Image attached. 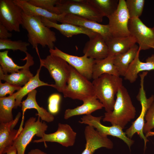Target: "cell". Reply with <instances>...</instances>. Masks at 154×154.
<instances>
[{
  "label": "cell",
  "instance_id": "10",
  "mask_svg": "<svg viewBox=\"0 0 154 154\" xmlns=\"http://www.w3.org/2000/svg\"><path fill=\"white\" fill-rule=\"evenodd\" d=\"M128 28L131 35L135 39L140 50L152 48L154 45V27L146 26L139 18H130Z\"/></svg>",
  "mask_w": 154,
  "mask_h": 154
},
{
  "label": "cell",
  "instance_id": "26",
  "mask_svg": "<svg viewBox=\"0 0 154 154\" xmlns=\"http://www.w3.org/2000/svg\"><path fill=\"white\" fill-rule=\"evenodd\" d=\"M13 120L6 123H0V154L7 153L13 146L17 136L19 129H11Z\"/></svg>",
  "mask_w": 154,
  "mask_h": 154
},
{
  "label": "cell",
  "instance_id": "39",
  "mask_svg": "<svg viewBox=\"0 0 154 154\" xmlns=\"http://www.w3.org/2000/svg\"><path fill=\"white\" fill-rule=\"evenodd\" d=\"M21 116V113L20 112H19L16 116L15 119L13 120V122L11 127V129H14V127L15 126L18 122Z\"/></svg>",
  "mask_w": 154,
  "mask_h": 154
},
{
  "label": "cell",
  "instance_id": "35",
  "mask_svg": "<svg viewBox=\"0 0 154 154\" xmlns=\"http://www.w3.org/2000/svg\"><path fill=\"white\" fill-rule=\"evenodd\" d=\"M145 120L146 122L144 125L143 131L145 134L154 128V100L147 111Z\"/></svg>",
  "mask_w": 154,
  "mask_h": 154
},
{
  "label": "cell",
  "instance_id": "19",
  "mask_svg": "<svg viewBox=\"0 0 154 154\" xmlns=\"http://www.w3.org/2000/svg\"><path fill=\"white\" fill-rule=\"evenodd\" d=\"M13 1L26 15L43 17L52 22L57 23L59 21L62 23L66 15L65 13L60 15L53 13L32 5L28 2V0H13Z\"/></svg>",
  "mask_w": 154,
  "mask_h": 154
},
{
  "label": "cell",
  "instance_id": "28",
  "mask_svg": "<svg viewBox=\"0 0 154 154\" xmlns=\"http://www.w3.org/2000/svg\"><path fill=\"white\" fill-rule=\"evenodd\" d=\"M139 47L135 44L127 52L114 56V64L119 76H124L129 66L136 57Z\"/></svg>",
  "mask_w": 154,
  "mask_h": 154
},
{
  "label": "cell",
  "instance_id": "14",
  "mask_svg": "<svg viewBox=\"0 0 154 154\" xmlns=\"http://www.w3.org/2000/svg\"><path fill=\"white\" fill-rule=\"evenodd\" d=\"M76 135V133L68 124L59 123L56 131L48 134L45 133L42 138L35 140L33 142L36 143L46 141L55 142L63 146L68 147L74 145Z\"/></svg>",
  "mask_w": 154,
  "mask_h": 154
},
{
  "label": "cell",
  "instance_id": "15",
  "mask_svg": "<svg viewBox=\"0 0 154 154\" xmlns=\"http://www.w3.org/2000/svg\"><path fill=\"white\" fill-rule=\"evenodd\" d=\"M84 133L86 144L81 154H93L96 150L101 147L112 149L113 147V143L107 136L100 134L92 126L87 125Z\"/></svg>",
  "mask_w": 154,
  "mask_h": 154
},
{
  "label": "cell",
  "instance_id": "22",
  "mask_svg": "<svg viewBox=\"0 0 154 154\" xmlns=\"http://www.w3.org/2000/svg\"><path fill=\"white\" fill-rule=\"evenodd\" d=\"M37 92V90L35 89L29 93L27 94V98L21 103L22 118L21 126H23L25 113L28 109L33 108L36 109L37 112L36 115L43 121L49 123L53 121L54 119V117L52 114L42 107H40L37 104L36 100Z\"/></svg>",
  "mask_w": 154,
  "mask_h": 154
},
{
  "label": "cell",
  "instance_id": "30",
  "mask_svg": "<svg viewBox=\"0 0 154 154\" xmlns=\"http://www.w3.org/2000/svg\"><path fill=\"white\" fill-rule=\"evenodd\" d=\"M104 16L108 18L116 10L119 0H86Z\"/></svg>",
  "mask_w": 154,
  "mask_h": 154
},
{
  "label": "cell",
  "instance_id": "36",
  "mask_svg": "<svg viewBox=\"0 0 154 154\" xmlns=\"http://www.w3.org/2000/svg\"><path fill=\"white\" fill-rule=\"evenodd\" d=\"M61 100L60 96L58 94H52L49 97L48 100V110L53 115L57 114L59 112Z\"/></svg>",
  "mask_w": 154,
  "mask_h": 154
},
{
  "label": "cell",
  "instance_id": "3",
  "mask_svg": "<svg viewBox=\"0 0 154 154\" xmlns=\"http://www.w3.org/2000/svg\"><path fill=\"white\" fill-rule=\"evenodd\" d=\"M92 83L95 96L102 104L106 112L112 111L115 96L123 85L122 78L120 76L104 74L93 80Z\"/></svg>",
  "mask_w": 154,
  "mask_h": 154
},
{
  "label": "cell",
  "instance_id": "13",
  "mask_svg": "<svg viewBox=\"0 0 154 154\" xmlns=\"http://www.w3.org/2000/svg\"><path fill=\"white\" fill-rule=\"evenodd\" d=\"M143 84V82H141V87L139 93L137 96V98L140 102L141 106V113L131 126L126 130L125 132L127 137L131 139L134 134L137 133L141 138L144 140V149H145L147 143L149 141V140L145 137L143 131L145 123V117L148 108L154 100V96L152 95L149 98H147Z\"/></svg>",
  "mask_w": 154,
  "mask_h": 154
},
{
  "label": "cell",
  "instance_id": "17",
  "mask_svg": "<svg viewBox=\"0 0 154 154\" xmlns=\"http://www.w3.org/2000/svg\"><path fill=\"white\" fill-rule=\"evenodd\" d=\"M26 56L22 60H26L24 68L17 72L5 74L0 67V80H3L21 87L24 85L34 76L30 71L29 67L34 64L33 57L28 52Z\"/></svg>",
  "mask_w": 154,
  "mask_h": 154
},
{
  "label": "cell",
  "instance_id": "12",
  "mask_svg": "<svg viewBox=\"0 0 154 154\" xmlns=\"http://www.w3.org/2000/svg\"><path fill=\"white\" fill-rule=\"evenodd\" d=\"M50 54L58 57L66 61L79 73L89 80L92 78V70L95 60L84 55L78 56L68 54L57 47L49 49Z\"/></svg>",
  "mask_w": 154,
  "mask_h": 154
},
{
  "label": "cell",
  "instance_id": "38",
  "mask_svg": "<svg viewBox=\"0 0 154 154\" xmlns=\"http://www.w3.org/2000/svg\"><path fill=\"white\" fill-rule=\"evenodd\" d=\"M9 31L6 27L0 24V39H7L11 37L12 36V34Z\"/></svg>",
  "mask_w": 154,
  "mask_h": 154
},
{
  "label": "cell",
  "instance_id": "18",
  "mask_svg": "<svg viewBox=\"0 0 154 154\" xmlns=\"http://www.w3.org/2000/svg\"><path fill=\"white\" fill-rule=\"evenodd\" d=\"M83 52L87 57L94 60L104 59L108 56V49L106 43L100 34H96L89 38L85 43Z\"/></svg>",
  "mask_w": 154,
  "mask_h": 154
},
{
  "label": "cell",
  "instance_id": "2",
  "mask_svg": "<svg viewBox=\"0 0 154 154\" xmlns=\"http://www.w3.org/2000/svg\"><path fill=\"white\" fill-rule=\"evenodd\" d=\"M116 96L113 110L105 113L103 121L123 129L134 118L136 110L127 90L123 86L119 88Z\"/></svg>",
  "mask_w": 154,
  "mask_h": 154
},
{
  "label": "cell",
  "instance_id": "32",
  "mask_svg": "<svg viewBox=\"0 0 154 154\" xmlns=\"http://www.w3.org/2000/svg\"><path fill=\"white\" fill-rule=\"evenodd\" d=\"M30 45L29 42L21 40L13 41L9 39H0V50H11L13 51L19 50L25 53L27 52V46Z\"/></svg>",
  "mask_w": 154,
  "mask_h": 154
},
{
  "label": "cell",
  "instance_id": "43",
  "mask_svg": "<svg viewBox=\"0 0 154 154\" xmlns=\"http://www.w3.org/2000/svg\"><path fill=\"white\" fill-rule=\"evenodd\" d=\"M152 48L154 49V45H153V46Z\"/></svg>",
  "mask_w": 154,
  "mask_h": 154
},
{
  "label": "cell",
  "instance_id": "25",
  "mask_svg": "<svg viewBox=\"0 0 154 154\" xmlns=\"http://www.w3.org/2000/svg\"><path fill=\"white\" fill-rule=\"evenodd\" d=\"M42 67L40 66L36 75L19 90L13 94L15 99L14 109H17L18 106H20L23 98L37 88L43 86H49L53 87V84H49L40 80L39 74Z\"/></svg>",
  "mask_w": 154,
  "mask_h": 154
},
{
  "label": "cell",
  "instance_id": "5",
  "mask_svg": "<svg viewBox=\"0 0 154 154\" xmlns=\"http://www.w3.org/2000/svg\"><path fill=\"white\" fill-rule=\"evenodd\" d=\"M35 49L39 58L40 66L48 70L55 81L53 88L62 92L66 85L69 76L70 65L61 58L50 54L45 59H41L38 47Z\"/></svg>",
  "mask_w": 154,
  "mask_h": 154
},
{
  "label": "cell",
  "instance_id": "6",
  "mask_svg": "<svg viewBox=\"0 0 154 154\" xmlns=\"http://www.w3.org/2000/svg\"><path fill=\"white\" fill-rule=\"evenodd\" d=\"M56 7L60 14H71L98 23L102 22L103 15L86 0H61Z\"/></svg>",
  "mask_w": 154,
  "mask_h": 154
},
{
  "label": "cell",
  "instance_id": "9",
  "mask_svg": "<svg viewBox=\"0 0 154 154\" xmlns=\"http://www.w3.org/2000/svg\"><path fill=\"white\" fill-rule=\"evenodd\" d=\"M108 18V25L113 37H123L131 35L128 28L130 17L126 6L125 1L119 0L116 10Z\"/></svg>",
  "mask_w": 154,
  "mask_h": 154
},
{
  "label": "cell",
  "instance_id": "31",
  "mask_svg": "<svg viewBox=\"0 0 154 154\" xmlns=\"http://www.w3.org/2000/svg\"><path fill=\"white\" fill-rule=\"evenodd\" d=\"M8 52L6 50L0 52V67L5 74L17 72L24 67V65L19 66L16 64L9 56Z\"/></svg>",
  "mask_w": 154,
  "mask_h": 154
},
{
  "label": "cell",
  "instance_id": "29",
  "mask_svg": "<svg viewBox=\"0 0 154 154\" xmlns=\"http://www.w3.org/2000/svg\"><path fill=\"white\" fill-rule=\"evenodd\" d=\"M15 102L13 94L7 97H0V123H6L14 120L12 110Z\"/></svg>",
  "mask_w": 154,
  "mask_h": 154
},
{
  "label": "cell",
  "instance_id": "23",
  "mask_svg": "<svg viewBox=\"0 0 154 154\" xmlns=\"http://www.w3.org/2000/svg\"><path fill=\"white\" fill-rule=\"evenodd\" d=\"M108 49V55L115 56L124 53L134 46L136 43L132 35L123 37H112L106 42Z\"/></svg>",
  "mask_w": 154,
  "mask_h": 154
},
{
  "label": "cell",
  "instance_id": "20",
  "mask_svg": "<svg viewBox=\"0 0 154 154\" xmlns=\"http://www.w3.org/2000/svg\"><path fill=\"white\" fill-rule=\"evenodd\" d=\"M41 20L44 25L50 28H53L58 30L64 36L68 37L80 34H84L89 38L97 33L85 27L68 23L58 24L52 22L46 18L41 17Z\"/></svg>",
  "mask_w": 154,
  "mask_h": 154
},
{
  "label": "cell",
  "instance_id": "40",
  "mask_svg": "<svg viewBox=\"0 0 154 154\" xmlns=\"http://www.w3.org/2000/svg\"><path fill=\"white\" fill-rule=\"evenodd\" d=\"M27 154H48L41 150L35 149L31 150Z\"/></svg>",
  "mask_w": 154,
  "mask_h": 154
},
{
  "label": "cell",
  "instance_id": "37",
  "mask_svg": "<svg viewBox=\"0 0 154 154\" xmlns=\"http://www.w3.org/2000/svg\"><path fill=\"white\" fill-rule=\"evenodd\" d=\"M22 87L5 82L2 83L0 80V97H5L7 94H13L15 91H18Z\"/></svg>",
  "mask_w": 154,
  "mask_h": 154
},
{
  "label": "cell",
  "instance_id": "16",
  "mask_svg": "<svg viewBox=\"0 0 154 154\" xmlns=\"http://www.w3.org/2000/svg\"><path fill=\"white\" fill-rule=\"evenodd\" d=\"M61 23H68L80 26L100 35L106 42L112 36L109 26L95 21L71 14H66Z\"/></svg>",
  "mask_w": 154,
  "mask_h": 154
},
{
  "label": "cell",
  "instance_id": "42",
  "mask_svg": "<svg viewBox=\"0 0 154 154\" xmlns=\"http://www.w3.org/2000/svg\"><path fill=\"white\" fill-rule=\"evenodd\" d=\"M154 136V131H151L145 134V136L147 138V137Z\"/></svg>",
  "mask_w": 154,
  "mask_h": 154
},
{
  "label": "cell",
  "instance_id": "4",
  "mask_svg": "<svg viewBox=\"0 0 154 154\" xmlns=\"http://www.w3.org/2000/svg\"><path fill=\"white\" fill-rule=\"evenodd\" d=\"M62 93L65 98L83 102L95 96L92 82L70 65L69 76Z\"/></svg>",
  "mask_w": 154,
  "mask_h": 154
},
{
  "label": "cell",
  "instance_id": "27",
  "mask_svg": "<svg viewBox=\"0 0 154 154\" xmlns=\"http://www.w3.org/2000/svg\"><path fill=\"white\" fill-rule=\"evenodd\" d=\"M114 56L108 55L102 59L95 60L92 70V78L95 79L102 74L120 76L114 64Z\"/></svg>",
  "mask_w": 154,
  "mask_h": 154
},
{
  "label": "cell",
  "instance_id": "33",
  "mask_svg": "<svg viewBox=\"0 0 154 154\" xmlns=\"http://www.w3.org/2000/svg\"><path fill=\"white\" fill-rule=\"evenodd\" d=\"M144 0H127L126 6L130 18L139 17L141 15L144 5Z\"/></svg>",
  "mask_w": 154,
  "mask_h": 154
},
{
  "label": "cell",
  "instance_id": "1",
  "mask_svg": "<svg viewBox=\"0 0 154 154\" xmlns=\"http://www.w3.org/2000/svg\"><path fill=\"white\" fill-rule=\"evenodd\" d=\"M23 28L27 32L28 41L33 48L36 49L38 44L43 47L47 46L49 49L54 47L56 41L55 33L45 26L40 17L30 16L22 12Z\"/></svg>",
  "mask_w": 154,
  "mask_h": 154
},
{
  "label": "cell",
  "instance_id": "8",
  "mask_svg": "<svg viewBox=\"0 0 154 154\" xmlns=\"http://www.w3.org/2000/svg\"><path fill=\"white\" fill-rule=\"evenodd\" d=\"M22 9L13 0H0V24L10 32L20 31L23 24Z\"/></svg>",
  "mask_w": 154,
  "mask_h": 154
},
{
  "label": "cell",
  "instance_id": "7",
  "mask_svg": "<svg viewBox=\"0 0 154 154\" xmlns=\"http://www.w3.org/2000/svg\"><path fill=\"white\" fill-rule=\"evenodd\" d=\"M40 119L38 116L36 120V117H32L25 122L24 128L15 139L13 145L16 148L17 154H25L27 146L34 135L42 137L48 126Z\"/></svg>",
  "mask_w": 154,
  "mask_h": 154
},
{
  "label": "cell",
  "instance_id": "34",
  "mask_svg": "<svg viewBox=\"0 0 154 154\" xmlns=\"http://www.w3.org/2000/svg\"><path fill=\"white\" fill-rule=\"evenodd\" d=\"M60 1L61 0H28L29 3L33 5L58 15L61 14L56 6Z\"/></svg>",
  "mask_w": 154,
  "mask_h": 154
},
{
  "label": "cell",
  "instance_id": "41",
  "mask_svg": "<svg viewBox=\"0 0 154 154\" xmlns=\"http://www.w3.org/2000/svg\"><path fill=\"white\" fill-rule=\"evenodd\" d=\"M6 154H17V150L13 146L7 153Z\"/></svg>",
  "mask_w": 154,
  "mask_h": 154
},
{
  "label": "cell",
  "instance_id": "11",
  "mask_svg": "<svg viewBox=\"0 0 154 154\" xmlns=\"http://www.w3.org/2000/svg\"><path fill=\"white\" fill-rule=\"evenodd\" d=\"M102 116L96 117L91 114L85 115L81 118L79 122L82 124L92 126L101 135L108 136L110 135L117 137L123 140L130 149L134 141L128 137L125 132L120 127L113 125L107 126L102 125L101 122Z\"/></svg>",
  "mask_w": 154,
  "mask_h": 154
},
{
  "label": "cell",
  "instance_id": "21",
  "mask_svg": "<svg viewBox=\"0 0 154 154\" xmlns=\"http://www.w3.org/2000/svg\"><path fill=\"white\" fill-rule=\"evenodd\" d=\"M140 51L139 49L136 57L130 64L124 76L125 80H128L131 83L135 81L140 72L154 70V54L149 57L145 62H143L139 59Z\"/></svg>",
  "mask_w": 154,
  "mask_h": 154
},
{
  "label": "cell",
  "instance_id": "24",
  "mask_svg": "<svg viewBox=\"0 0 154 154\" xmlns=\"http://www.w3.org/2000/svg\"><path fill=\"white\" fill-rule=\"evenodd\" d=\"M83 104L73 109H68L64 112L65 119L76 116L91 114L93 112L104 108L102 104L96 96L83 101Z\"/></svg>",
  "mask_w": 154,
  "mask_h": 154
}]
</instances>
